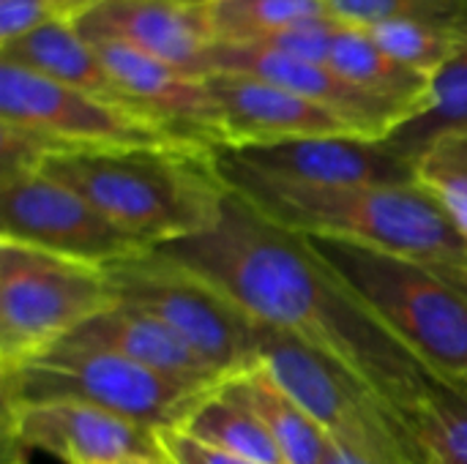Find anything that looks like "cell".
Here are the masks:
<instances>
[{"label": "cell", "mask_w": 467, "mask_h": 464, "mask_svg": "<svg viewBox=\"0 0 467 464\" xmlns=\"http://www.w3.org/2000/svg\"><path fill=\"white\" fill-rule=\"evenodd\" d=\"M156 252L211 282L260 325L298 339L364 380L405 418L443 386L334 276L304 235L274 224L233 189L211 232Z\"/></svg>", "instance_id": "cell-1"}, {"label": "cell", "mask_w": 467, "mask_h": 464, "mask_svg": "<svg viewBox=\"0 0 467 464\" xmlns=\"http://www.w3.org/2000/svg\"><path fill=\"white\" fill-rule=\"evenodd\" d=\"M227 186L274 224L405 257L467 282V238L419 183L306 186L265 178L216 150Z\"/></svg>", "instance_id": "cell-2"}, {"label": "cell", "mask_w": 467, "mask_h": 464, "mask_svg": "<svg viewBox=\"0 0 467 464\" xmlns=\"http://www.w3.org/2000/svg\"><path fill=\"white\" fill-rule=\"evenodd\" d=\"M38 170L79 191L148 249L211 232L230 197L216 150L194 145L63 150Z\"/></svg>", "instance_id": "cell-3"}, {"label": "cell", "mask_w": 467, "mask_h": 464, "mask_svg": "<svg viewBox=\"0 0 467 464\" xmlns=\"http://www.w3.org/2000/svg\"><path fill=\"white\" fill-rule=\"evenodd\" d=\"M334 276L443 383L467 377V282L339 238L304 235Z\"/></svg>", "instance_id": "cell-4"}, {"label": "cell", "mask_w": 467, "mask_h": 464, "mask_svg": "<svg viewBox=\"0 0 467 464\" xmlns=\"http://www.w3.org/2000/svg\"><path fill=\"white\" fill-rule=\"evenodd\" d=\"M257 366L309 413L331 443L372 464H430L413 427L391 402L298 339L260 325Z\"/></svg>", "instance_id": "cell-5"}, {"label": "cell", "mask_w": 467, "mask_h": 464, "mask_svg": "<svg viewBox=\"0 0 467 464\" xmlns=\"http://www.w3.org/2000/svg\"><path fill=\"white\" fill-rule=\"evenodd\" d=\"M213 388L170 380L115 353L60 342L41 358L0 375L3 407L33 402H82L148 429H178Z\"/></svg>", "instance_id": "cell-6"}, {"label": "cell", "mask_w": 467, "mask_h": 464, "mask_svg": "<svg viewBox=\"0 0 467 464\" xmlns=\"http://www.w3.org/2000/svg\"><path fill=\"white\" fill-rule=\"evenodd\" d=\"M115 304L104 268L0 241V375L41 358Z\"/></svg>", "instance_id": "cell-7"}, {"label": "cell", "mask_w": 467, "mask_h": 464, "mask_svg": "<svg viewBox=\"0 0 467 464\" xmlns=\"http://www.w3.org/2000/svg\"><path fill=\"white\" fill-rule=\"evenodd\" d=\"M104 271L120 304L170 328L222 380L257 366L260 323L202 276L156 249Z\"/></svg>", "instance_id": "cell-8"}, {"label": "cell", "mask_w": 467, "mask_h": 464, "mask_svg": "<svg viewBox=\"0 0 467 464\" xmlns=\"http://www.w3.org/2000/svg\"><path fill=\"white\" fill-rule=\"evenodd\" d=\"M0 123L27 134L44 153L99 148L189 145L156 123L0 57ZM200 148V145H194ZM41 159V161H44Z\"/></svg>", "instance_id": "cell-9"}, {"label": "cell", "mask_w": 467, "mask_h": 464, "mask_svg": "<svg viewBox=\"0 0 467 464\" xmlns=\"http://www.w3.org/2000/svg\"><path fill=\"white\" fill-rule=\"evenodd\" d=\"M0 241L109 268L150 252L71 186L41 170L0 178Z\"/></svg>", "instance_id": "cell-10"}, {"label": "cell", "mask_w": 467, "mask_h": 464, "mask_svg": "<svg viewBox=\"0 0 467 464\" xmlns=\"http://www.w3.org/2000/svg\"><path fill=\"white\" fill-rule=\"evenodd\" d=\"M3 446L60 464H145L164 459L159 432L82 402L3 407Z\"/></svg>", "instance_id": "cell-11"}, {"label": "cell", "mask_w": 467, "mask_h": 464, "mask_svg": "<svg viewBox=\"0 0 467 464\" xmlns=\"http://www.w3.org/2000/svg\"><path fill=\"white\" fill-rule=\"evenodd\" d=\"M238 164L276 180L306 186H386L413 183L416 164L397 153L386 139L358 134L301 137L274 145L216 148Z\"/></svg>", "instance_id": "cell-12"}, {"label": "cell", "mask_w": 467, "mask_h": 464, "mask_svg": "<svg viewBox=\"0 0 467 464\" xmlns=\"http://www.w3.org/2000/svg\"><path fill=\"white\" fill-rule=\"evenodd\" d=\"M71 25L90 44H120L186 74L208 77V52L216 41L205 5L181 0H96Z\"/></svg>", "instance_id": "cell-13"}, {"label": "cell", "mask_w": 467, "mask_h": 464, "mask_svg": "<svg viewBox=\"0 0 467 464\" xmlns=\"http://www.w3.org/2000/svg\"><path fill=\"white\" fill-rule=\"evenodd\" d=\"M205 85L216 104L222 148H252L301 137L358 134L350 123H345L326 107L249 74L213 71L205 77Z\"/></svg>", "instance_id": "cell-14"}, {"label": "cell", "mask_w": 467, "mask_h": 464, "mask_svg": "<svg viewBox=\"0 0 467 464\" xmlns=\"http://www.w3.org/2000/svg\"><path fill=\"white\" fill-rule=\"evenodd\" d=\"M213 71L249 74V77L274 82L339 115L345 123H350L358 134L369 139H386L394 129H400L408 120V112L380 98L367 96L364 90L350 85L345 77H339L331 66L298 60L268 46L213 44L208 52V74Z\"/></svg>", "instance_id": "cell-15"}, {"label": "cell", "mask_w": 467, "mask_h": 464, "mask_svg": "<svg viewBox=\"0 0 467 464\" xmlns=\"http://www.w3.org/2000/svg\"><path fill=\"white\" fill-rule=\"evenodd\" d=\"M93 46L142 118L161 126L181 142L211 150L222 148L219 115L205 77L186 74L164 60L120 44Z\"/></svg>", "instance_id": "cell-16"}, {"label": "cell", "mask_w": 467, "mask_h": 464, "mask_svg": "<svg viewBox=\"0 0 467 464\" xmlns=\"http://www.w3.org/2000/svg\"><path fill=\"white\" fill-rule=\"evenodd\" d=\"M66 342L115 353L126 361H134L178 383H189L200 388H216L224 383L170 328H164L150 314L126 304H115L104 309L101 314L90 317Z\"/></svg>", "instance_id": "cell-17"}, {"label": "cell", "mask_w": 467, "mask_h": 464, "mask_svg": "<svg viewBox=\"0 0 467 464\" xmlns=\"http://www.w3.org/2000/svg\"><path fill=\"white\" fill-rule=\"evenodd\" d=\"M0 57L19 63L52 82H60L66 88L82 90L88 96H96L107 104L140 115L134 104L126 98V93L120 90V85L115 82V77L109 74V68L104 66L99 49L90 41H85L71 22L44 25L16 41L3 44Z\"/></svg>", "instance_id": "cell-18"}, {"label": "cell", "mask_w": 467, "mask_h": 464, "mask_svg": "<svg viewBox=\"0 0 467 464\" xmlns=\"http://www.w3.org/2000/svg\"><path fill=\"white\" fill-rule=\"evenodd\" d=\"M328 66L367 96L408 112V120L419 115L430 101L432 79L394 60L361 27H339Z\"/></svg>", "instance_id": "cell-19"}, {"label": "cell", "mask_w": 467, "mask_h": 464, "mask_svg": "<svg viewBox=\"0 0 467 464\" xmlns=\"http://www.w3.org/2000/svg\"><path fill=\"white\" fill-rule=\"evenodd\" d=\"M222 388L246 405L257 421L268 429L287 464H320L328 449V438L309 418V413L263 369H246L222 383Z\"/></svg>", "instance_id": "cell-20"}, {"label": "cell", "mask_w": 467, "mask_h": 464, "mask_svg": "<svg viewBox=\"0 0 467 464\" xmlns=\"http://www.w3.org/2000/svg\"><path fill=\"white\" fill-rule=\"evenodd\" d=\"M457 27H460V49L432 77L427 107L386 137V142L413 164L443 134L467 129V0L460 3Z\"/></svg>", "instance_id": "cell-21"}, {"label": "cell", "mask_w": 467, "mask_h": 464, "mask_svg": "<svg viewBox=\"0 0 467 464\" xmlns=\"http://www.w3.org/2000/svg\"><path fill=\"white\" fill-rule=\"evenodd\" d=\"M178 429L246 462L287 464L257 416L246 405L233 399L222 386L205 394Z\"/></svg>", "instance_id": "cell-22"}, {"label": "cell", "mask_w": 467, "mask_h": 464, "mask_svg": "<svg viewBox=\"0 0 467 464\" xmlns=\"http://www.w3.org/2000/svg\"><path fill=\"white\" fill-rule=\"evenodd\" d=\"M216 44H260L276 33L337 19L323 0H211L205 5Z\"/></svg>", "instance_id": "cell-23"}, {"label": "cell", "mask_w": 467, "mask_h": 464, "mask_svg": "<svg viewBox=\"0 0 467 464\" xmlns=\"http://www.w3.org/2000/svg\"><path fill=\"white\" fill-rule=\"evenodd\" d=\"M380 49H386L394 60L408 68L435 77L460 49V27L457 16L451 22H421V19H400L389 25H378L367 30Z\"/></svg>", "instance_id": "cell-24"}, {"label": "cell", "mask_w": 467, "mask_h": 464, "mask_svg": "<svg viewBox=\"0 0 467 464\" xmlns=\"http://www.w3.org/2000/svg\"><path fill=\"white\" fill-rule=\"evenodd\" d=\"M430 464H467V394L443 383L410 418Z\"/></svg>", "instance_id": "cell-25"}, {"label": "cell", "mask_w": 467, "mask_h": 464, "mask_svg": "<svg viewBox=\"0 0 467 464\" xmlns=\"http://www.w3.org/2000/svg\"><path fill=\"white\" fill-rule=\"evenodd\" d=\"M416 180L467 238V129L443 134L416 159Z\"/></svg>", "instance_id": "cell-26"}, {"label": "cell", "mask_w": 467, "mask_h": 464, "mask_svg": "<svg viewBox=\"0 0 467 464\" xmlns=\"http://www.w3.org/2000/svg\"><path fill=\"white\" fill-rule=\"evenodd\" d=\"M331 14L350 27L372 30L400 19L451 22L462 0H323Z\"/></svg>", "instance_id": "cell-27"}, {"label": "cell", "mask_w": 467, "mask_h": 464, "mask_svg": "<svg viewBox=\"0 0 467 464\" xmlns=\"http://www.w3.org/2000/svg\"><path fill=\"white\" fill-rule=\"evenodd\" d=\"M96 0H0V46L44 25L74 22Z\"/></svg>", "instance_id": "cell-28"}, {"label": "cell", "mask_w": 467, "mask_h": 464, "mask_svg": "<svg viewBox=\"0 0 467 464\" xmlns=\"http://www.w3.org/2000/svg\"><path fill=\"white\" fill-rule=\"evenodd\" d=\"M159 446L170 464H254L200 443L181 429H159Z\"/></svg>", "instance_id": "cell-29"}, {"label": "cell", "mask_w": 467, "mask_h": 464, "mask_svg": "<svg viewBox=\"0 0 467 464\" xmlns=\"http://www.w3.org/2000/svg\"><path fill=\"white\" fill-rule=\"evenodd\" d=\"M320 464H372V462H367L364 457H358V454H353V451H348V449H342V446H337V443H328L326 457H323V462Z\"/></svg>", "instance_id": "cell-30"}, {"label": "cell", "mask_w": 467, "mask_h": 464, "mask_svg": "<svg viewBox=\"0 0 467 464\" xmlns=\"http://www.w3.org/2000/svg\"><path fill=\"white\" fill-rule=\"evenodd\" d=\"M0 464H30V462H27V454H25V451L3 446V459H0Z\"/></svg>", "instance_id": "cell-31"}, {"label": "cell", "mask_w": 467, "mask_h": 464, "mask_svg": "<svg viewBox=\"0 0 467 464\" xmlns=\"http://www.w3.org/2000/svg\"><path fill=\"white\" fill-rule=\"evenodd\" d=\"M181 3H189V5H208L211 0H181Z\"/></svg>", "instance_id": "cell-32"}, {"label": "cell", "mask_w": 467, "mask_h": 464, "mask_svg": "<svg viewBox=\"0 0 467 464\" xmlns=\"http://www.w3.org/2000/svg\"><path fill=\"white\" fill-rule=\"evenodd\" d=\"M454 386H457V388H462V391L467 394V377H462V380H460V383H454Z\"/></svg>", "instance_id": "cell-33"}, {"label": "cell", "mask_w": 467, "mask_h": 464, "mask_svg": "<svg viewBox=\"0 0 467 464\" xmlns=\"http://www.w3.org/2000/svg\"><path fill=\"white\" fill-rule=\"evenodd\" d=\"M145 464H170V462H167V457H164V459H159V462H145Z\"/></svg>", "instance_id": "cell-34"}]
</instances>
